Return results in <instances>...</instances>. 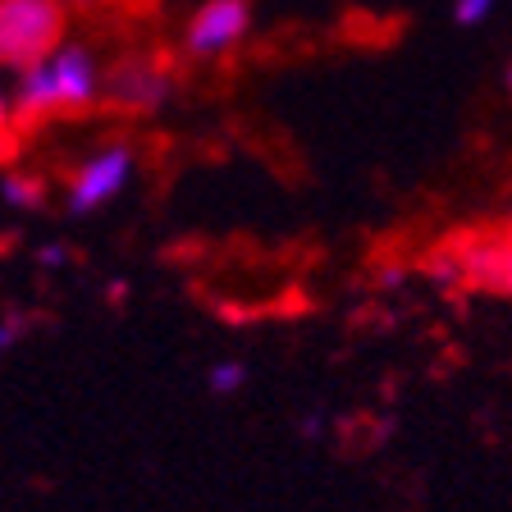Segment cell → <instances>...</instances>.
<instances>
[{"instance_id":"6da1fadb","label":"cell","mask_w":512,"mask_h":512,"mask_svg":"<svg viewBox=\"0 0 512 512\" xmlns=\"http://www.w3.org/2000/svg\"><path fill=\"white\" fill-rule=\"evenodd\" d=\"M14 124L37 128L51 115H87L106 101V74L87 46L60 42V51L23 69L14 83Z\"/></svg>"},{"instance_id":"7a4b0ae2","label":"cell","mask_w":512,"mask_h":512,"mask_svg":"<svg viewBox=\"0 0 512 512\" xmlns=\"http://www.w3.org/2000/svg\"><path fill=\"white\" fill-rule=\"evenodd\" d=\"M64 14L60 0H0V69H32L64 42Z\"/></svg>"},{"instance_id":"3957f363","label":"cell","mask_w":512,"mask_h":512,"mask_svg":"<svg viewBox=\"0 0 512 512\" xmlns=\"http://www.w3.org/2000/svg\"><path fill=\"white\" fill-rule=\"evenodd\" d=\"M133 170H138V156H133V147H128V142L96 147L92 156H87L83 165L74 170V179H69V192H64L69 215H92V211H101L106 202H115L119 192L128 188Z\"/></svg>"},{"instance_id":"277c9868","label":"cell","mask_w":512,"mask_h":512,"mask_svg":"<svg viewBox=\"0 0 512 512\" xmlns=\"http://www.w3.org/2000/svg\"><path fill=\"white\" fill-rule=\"evenodd\" d=\"M252 32V0H206L183 28V51L192 60H220Z\"/></svg>"},{"instance_id":"5b68a950","label":"cell","mask_w":512,"mask_h":512,"mask_svg":"<svg viewBox=\"0 0 512 512\" xmlns=\"http://www.w3.org/2000/svg\"><path fill=\"white\" fill-rule=\"evenodd\" d=\"M170 96H174L170 69L151 60V55H128L106 74V101L115 110H128V115H156V110H165Z\"/></svg>"},{"instance_id":"8992f818","label":"cell","mask_w":512,"mask_h":512,"mask_svg":"<svg viewBox=\"0 0 512 512\" xmlns=\"http://www.w3.org/2000/svg\"><path fill=\"white\" fill-rule=\"evenodd\" d=\"M462 270H467V284L476 288H512V243L508 238H471L458 247Z\"/></svg>"},{"instance_id":"52a82bcc","label":"cell","mask_w":512,"mask_h":512,"mask_svg":"<svg viewBox=\"0 0 512 512\" xmlns=\"http://www.w3.org/2000/svg\"><path fill=\"white\" fill-rule=\"evenodd\" d=\"M0 197L10 211H42L46 206V179L42 174H5Z\"/></svg>"},{"instance_id":"ba28073f","label":"cell","mask_w":512,"mask_h":512,"mask_svg":"<svg viewBox=\"0 0 512 512\" xmlns=\"http://www.w3.org/2000/svg\"><path fill=\"white\" fill-rule=\"evenodd\" d=\"M421 270H426V275L435 279L439 288L467 284V270H462V256H458V252H430L426 261H421Z\"/></svg>"},{"instance_id":"9c48e42d","label":"cell","mask_w":512,"mask_h":512,"mask_svg":"<svg viewBox=\"0 0 512 512\" xmlns=\"http://www.w3.org/2000/svg\"><path fill=\"white\" fill-rule=\"evenodd\" d=\"M243 384H247V366L243 362H215L211 371H206V389H211L215 398L243 394Z\"/></svg>"},{"instance_id":"30bf717a","label":"cell","mask_w":512,"mask_h":512,"mask_svg":"<svg viewBox=\"0 0 512 512\" xmlns=\"http://www.w3.org/2000/svg\"><path fill=\"white\" fill-rule=\"evenodd\" d=\"M494 5H499V0H453V19H458L462 28H476V23H485L494 14Z\"/></svg>"},{"instance_id":"8fae6325","label":"cell","mask_w":512,"mask_h":512,"mask_svg":"<svg viewBox=\"0 0 512 512\" xmlns=\"http://www.w3.org/2000/svg\"><path fill=\"white\" fill-rule=\"evenodd\" d=\"M69 256H74V252H69V243H60V238H51V243H42V247H37V252H32V261H37V266H42V270H60L64 261H69Z\"/></svg>"},{"instance_id":"7c38bea8","label":"cell","mask_w":512,"mask_h":512,"mask_svg":"<svg viewBox=\"0 0 512 512\" xmlns=\"http://www.w3.org/2000/svg\"><path fill=\"white\" fill-rule=\"evenodd\" d=\"M23 330H28V316H19V311H10V316L0 320V352L14 348L23 339Z\"/></svg>"},{"instance_id":"4fadbf2b","label":"cell","mask_w":512,"mask_h":512,"mask_svg":"<svg viewBox=\"0 0 512 512\" xmlns=\"http://www.w3.org/2000/svg\"><path fill=\"white\" fill-rule=\"evenodd\" d=\"M124 298H128V279H110V284H106V302H110V307H119Z\"/></svg>"},{"instance_id":"5bb4252c","label":"cell","mask_w":512,"mask_h":512,"mask_svg":"<svg viewBox=\"0 0 512 512\" xmlns=\"http://www.w3.org/2000/svg\"><path fill=\"white\" fill-rule=\"evenodd\" d=\"M320 430H325V421H320V416H302V421H298V435L302 439H320Z\"/></svg>"},{"instance_id":"9a60e30c","label":"cell","mask_w":512,"mask_h":512,"mask_svg":"<svg viewBox=\"0 0 512 512\" xmlns=\"http://www.w3.org/2000/svg\"><path fill=\"white\" fill-rule=\"evenodd\" d=\"M403 275H407L403 266H384L380 270V288H398V284H403Z\"/></svg>"},{"instance_id":"2e32d148","label":"cell","mask_w":512,"mask_h":512,"mask_svg":"<svg viewBox=\"0 0 512 512\" xmlns=\"http://www.w3.org/2000/svg\"><path fill=\"white\" fill-rule=\"evenodd\" d=\"M10 124H14V101H5V96H0V138L10 133Z\"/></svg>"},{"instance_id":"e0dca14e","label":"cell","mask_w":512,"mask_h":512,"mask_svg":"<svg viewBox=\"0 0 512 512\" xmlns=\"http://www.w3.org/2000/svg\"><path fill=\"white\" fill-rule=\"evenodd\" d=\"M503 78H508V92H512V60H508V74H503Z\"/></svg>"}]
</instances>
